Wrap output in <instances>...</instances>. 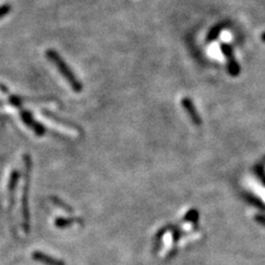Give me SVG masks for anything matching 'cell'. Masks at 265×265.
<instances>
[{
	"label": "cell",
	"instance_id": "1",
	"mask_svg": "<svg viewBox=\"0 0 265 265\" xmlns=\"http://www.w3.org/2000/svg\"><path fill=\"white\" fill-rule=\"evenodd\" d=\"M47 58L51 61V62L57 66V69L59 72L64 77V79L71 85V88L73 91L77 92V93H80L82 91L83 85L82 83L79 81L78 78L75 77L74 73L72 72V70L69 67V65L66 64L65 61L60 57L59 53L54 50H48L47 51Z\"/></svg>",
	"mask_w": 265,
	"mask_h": 265
},
{
	"label": "cell",
	"instance_id": "2",
	"mask_svg": "<svg viewBox=\"0 0 265 265\" xmlns=\"http://www.w3.org/2000/svg\"><path fill=\"white\" fill-rule=\"evenodd\" d=\"M24 179L21 190V223L24 232H28L29 229V215H28V183H29V172H30V158L24 156Z\"/></svg>",
	"mask_w": 265,
	"mask_h": 265
},
{
	"label": "cell",
	"instance_id": "3",
	"mask_svg": "<svg viewBox=\"0 0 265 265\" xmlns=\"http://www.w3.org/2000/svg\"><path fill=\"white\" fill-rule=\"evenodd\" d=\"M221 50H222L224 57L228 60V70H229L230 75L238 77L240 74V66L234 59L232 48L228 46L226 43H223V45H221Z\"/></svg>",
	"mask_w": 265,
	"mask_h": 265
},
{
	"label": "cell",
	"instance_id": "4",
	"mask_svg": "<svg viewBox=\"0 0 265 265\" xmlns=\"http://www.w3.org/2000/svg\"><path fill=\"white\" fill-rule=\"evenodd\" d=\"M20 115H21V120L24 123V125H27L29 128H31L32 131L34 132V134L38 135V136H41V135L45 134V127L34 121L31 113L28 112V110H22L21 109Z\"/></svg>",
	"mask_w": 265,
	"mask_h": 265
},
{
	"label": "cell",
	"instance_id": "5",
	"mask_svg": "<svg viewBox=\"0 0 265 265\" xmlns=\"http://www.w3.org/2000/svg\"><path fill=\"white\" fill-rule=\"evenodd\" d=\"M181 104H182L184 110H186V112L188 113L191 121L194 122V124L200 125L201 124V119H200L198 112H197L196 107L194 106V103L191 102V100H189L188 97H184L183 100L181 101Z\"/></svg>",
	"mask_w": 265,
	"mask_h": 265
},
{
	"label": "cell",
	"instance_id": "6",
	"mask_svg": "<svg viewBox=\"0 0 265 265\" xmlns=\"http://www.w3.org/2000/svg\"><path fill=\"white\" fill-rule=\"evenodd\" d=\"M32 258L45 265H65L62 261L57 260V258L51 257L50 255L42 253V252H33Z\"/></svg>",
	"mask_w": 265,
	"mask_h": 265
},
{
	"label": "cell",
	"instance_id": "7",
	"mask_svg": "<svg viewBox=\"0 0 265 265\" xmlns=\"http://www.w3.org/2000/svg\"><path fill=\"white\" fill-rule=\"evenodd\" d=\"M221 29H222V28H221L220 26H217L215 28H213V29L211 30V31H210V33H209L208 39H209V40H214V39L217 38V36L219 35V32L221 31Z\"/></svg>",
	"mask_w": 265,
	"mask_h": 265
},
{
	"label": "cell",
	"instance_id": "8",
	"mask_svg": "<svg viewBox=\"0 0 265 265\" xmlns=\"http://www.w3.org/2000/svg\"><path fill=\"white\" fill-rule=\"evenodd\" d=\"M10 11V6L9 5H4L0 7V18L6 16Z\"/></svg>",
	"mask_w": 265,
	"mask_h": 265
},
{
	"label": "cell",
	"instance_id": "9",
	"mask_svg": "<svg viewBox=\"0 0 265 265\" xmlns=\"http://www.w3.org/2000/svg\"><path fill=\"white\" fill-rule=\"evenodd\" d=\"M258 220H260V222H262L263 224H265V218H258Z\"/></svg>",
	"mask_w": 265,
	"mask_h": 265
},
{
	"label": "cell",
	"instance_id": "10",
	"mask_svg": "<svg viewBox=\"0 0 265 265\" xmlns=\"http://www.w3.org/2000/svg\"><path fill=\"white\" fill-rule=\"evenodd\" d=\"M262 40L265 42V32L262 34Z\"/></svg>",
	"mask_w": 265,
	"mask_h": 265
}]
</instances>
